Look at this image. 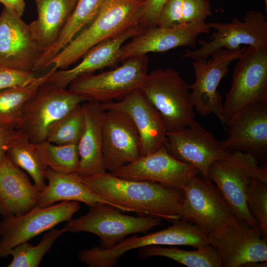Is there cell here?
I'll list each match as a JSON object with an SVG mask.
<instances>
[{
  "instance_id": "e575fe53",
  "label": "cell",
  "mask_w": 267,
  "mask_h": 267,
  "mask_svg": "<svg viewBox=\"0 0 267 267\" xmlns=\"http://www.w3.org/2000/svg\"><path fill=\"white\" fill-rule=\"evenodd\" d=\"M211 14L210 3L208 0H184L181 24L203 22Z\"/></svg>"
},
{
  "instance_id": "d6a6232c",
  "label": "cell",
  "mask_w": 267,
  "mask_h": 267,
  "mask_svg": "<svg viewBox=\"0 0 267 267\" xmlns=\"http://www.w3.org/2000/svg\"><path fill=\"white\" fill-rule=\"evenodd\" d=\"M85 125L84 110L81 104L50 127L46 140L56 144L78 145L84 132Z\"/></svg>"
},
{
  "instance_id": "30bf717a",
  "label": "cell",
  "mask_w": 267,
  "mask_h": 267,
  "mask_svg": "<svg viewBox=\"0 0 267 267\" xmlns=\"http://www.w3.org/2000/svg\"><path fill=\"white\" fill-rule=\"evenodd\" d=\"M184 197L180 219L191 222L210 233L226 226L236 218L217 186L199 173L182 187Z\"/></svg>"
},
{
  "instance_id": "8fae6325",
  "label": "cell",
  "mask_w": 267,
  "mask_h": 267,
  "mask_svg": "<svg viewBox=\"0 0 267 267\" xmlns=\"http://www.w3.org/2000/svg\"><path fill=\"white\" fill-rule=\"evenodd\" d=\"M80 209L76 201H61L44 207H35L20 215L3 217L0 222V258L9 256L16 246L68 222Z\"/></svg>"
},
{
  "instance_id": "603a6c76",
  "label": "cell",
  "mask_w": 267,
  "mask_h": 267,
  "mask_svg": "<svg viewBox=\"0 0 267 267\" xmlns=\"http://www.w3.org/2000/svg\"><path fill=\"white\" fill-rule=\"evenodd\" d=\"M40 192L27 173L6 155L0 163V213L2 216L20 215L36 207Z\"/></svg>"
},
{
  "instance_id": "1f68e13d",
  "label": "cell",
  "mask_w": 267,
  "mask_h": 267,
  "mask_svg": "<svg viewBox=\"0 0 267 267\" xmlns=\"http://www.w3.org/2000/svg\"><path fill=\"white\" fill-rule=\"evenodd\" d=\"M66 232L64 227L51 228L44 234L40 242L32 245L28 241L18 244L10 251L12 258L8 267H38L44 256L51 249L56 240Z\"/></svg>"
},
{
  "instance_id": "cb8c5ba5",
  "label": "cell",
  "mask_w": 267,
  "mask_h": 267,
  "mask_svg": "<svg viewBox=\"0 0 267 267\" xmlns=\"http://www.w3.org/2000/svg\"><path fill=\"white\" fill-rule=\"evenodd\" d=\"M85 125L78 144L79 163L75 174L89 177L107 172L103 155L102 122L104 112L101 104L86 101L82 103Z\"/></svg>"
},
{
  "instance_id": "9a60e30c",
  "label": "cell",
  "mask_w": 267,
  "mask_h": 267,
  "mask_svg": "<svg viewBox=\"0 0 267 267\" xmlns=\"http://www.w3.org/2000/svg\"><path fill=\"white\" fill-rule=\"evenodd\" d=\"M164 147L173 157L193 166L208 179L211 164L231 152L195 120L181 130L167 132Z\"/></svg>"
},
{
  "instance_id": "4dcf8cb0",
  "label": "cell",
  "mask_w": 267,
  "mask_h": 267,
  "mask_svg": "<svg viewBox=\"0 0 267 267\" xmlns=\"http://www.w3.org/2000/svg\"><path fill=\"white\" fill-rule=\"evenodd\" d=\"M34 145L39 158L45 167L63 174L75 173L77 169L78 145L56 144L45 140Z\"/></svg>"
},
{
  "instance_id": "74e56055",
  "label": "cell",
  "mask_w": 267,
  "mask_h": 267,
  "mask_svg": "<svg viewBox=\"0 0 267 267\" xmlns=\"http://www.w3.org/2000/svg\"><path fill=\"white\" fill-rule=\"evenodd\" d=\"M168 0H145L142 8L140 24L145 28L157 26L161 10Z\"/></svg>"
},
{
  "instance_id": "d4e9b609",
  "label": "cell",
  "mask_w": 267,
  "mask_h": 267,
  "mask_svg": "<svg viewBox=\"0 0 267 267\" xmlns=\"http://www.w3.org/2000/svg\"><path fill=\"white\" fill-rule=\"evenodd\" d=\"M45 178L47 183L44 190L40 192L38 207L48 206L59 201H76L84 203L89 207L103 203L118 209L91 190L75 173H60L46 167Z\"/></svg>"
},
{
  "instance_id": "484cf974",
  "label": "cell",
  "mask_w": 267,
  "mask_h": 267,
  "mask_svg": "<svg viewBox=\"0 0 267 267\" xmlns=\"http://www.w3.org/2000/svg\"><path fill=\"white\" fill-rule=\"evenodd\" d=\"M77 1L35 0L38 16L29 26L32 36L42 52L55 42Z\"/></svg>"
},
{
  "instance_id": "3957f363",
  "label": "cell",
  "mask_w": 267,
  "mask_h": 267,
  "mask_svg": "<svg viewBox=\"0 0 267 267\" xmlns=\"http://www.w3.org/2000/svg\"><path fill=\"white\" fill-rule=\"evenodd\" d=\"M208 177L219 189L236 219L251 226H259L250 212L246 201V189L253 178L267 183V167L252 155L231 151L213 162Z\"/></svg>"
},
{
  "instance_id": "f35d334b",
  "label": "cell",
  "mask_w": 267,
  "mask_h": 267,
  "mask_svg": "<svg viewBox=\"0 0 267 267\" xmlns=\"http://www.w3.org/2000/svg\"><path fill=\"white\" fill-rule=\"evenodd\" d=\"M14 129L0 125V163L6 155L7 144Z\"/></svg>"
},
{
  "instance_id": "4316f807",
  "label": "cell",
  "mask_w": 267,
  "mask_h": 267,
  "mask_svg": "<svg viewBox=\"0 0 267 267\" xmlns=\"http://www.w3.org/2000/svg\"><path fill=\"white\" fill-rule=\"evenodd\" d=\"M103 0H78L66 24L55 42L44 50L36 65L34 72L47 68L49 61L96 16Z\"/></svg>"
},
{
  "instance_id": "5b68a950",
  "label": "cell",
  "mask_w": 267,
  "mask_h": 267,
  "mask_svg": "<svg viewBox=\"0 0 267 267\" xmlns=\"http://www.w3.org/2000/svg\"><path fill=\"white\" fill-rule=\"evenodd\" d=\"M162 230L138 236L134 234L113 247L103 249L95 246L81 250L77 258L89 267H112L127 252L152 245H184L196 248L209 245L208 233L194 224L178 219Z\"/></svg>"
},
{
  "instance_id": "6da1fadb",
  "label": "cell",
  "mask_w": 267,
  "mask_h": 267,
  "mask_svg": "<svg viewBox=\"0 0 267 267\" xmlns=\"http://www.w3.org/2000/svg\"><path fill=\"white\" fill-rule=\"evenodd\" d=\"M79 177L91 190L122 211L171 222L180 219L182 189L156 182L122 178L107 172Z\"/></svg>"
},
{
  "instance_id": "9c48e42d",
  "label": "cell",
  "mask_w": 267,
  "mask_h": 267,
  "mask_svg": "<svg viewBox=\"0 0 267 267\" xmlns=\"http://www.w3.org/2000/svg\"><path fill=\"white\" fill-rule=\"evenodd\" d=\"M238 59L223 103L225 124L245 107L267 102V48L245 46Z\"/></svg>"
},
{
  "instance_id": "277c9868",
  "label": "cell",
  "mask_w": 267,
  "mask_h": 267,
  "mask_svg": "<svg viewBox=\"0 0 267 267\" xmlns=\"http://www.w3.org/2000/svg\"><path fill=\"white\" fill-rule=\"evenodd\" d=\"M139 89L159 113L167 132L181 130L195 120L188 85L174 69L148 73Z\"/></svg>"
},
{
  "instance_id": "2e32d148",
  "label": "cell",
  "mask_w": 267,
  "mask_h": 267,
  "mask_svg": "<svg viewBox=\"0 0 267 267\" xmlns=\"http://www.w3.org/2000/svg\"><path fill=\"white\" fill-rule=\"evenodd\" d=\"M225 130L228 136L221 142L226 150L249 153L266 164L267 102L243 108L227 121Z\"/></svg>"
},
{
  "instance_id": "7402d4cb",
  "label": "cell",
  "mask_w": 267,
  "mask_h": 267,
  "mask_svg": "<svg viewBox=\"0 0 267 267\" xmlns=\"http://www.w3.org/2000/svg\"><path fill=\"white\" fill-rule=\"evenodd\" d=\"M144 29L139 24L114 38L98 44L89 50L77 65L69 69L54 71L46 81L67 88L74 80L83 75L115 65L119 62L120 49L124 43Z\"/></svg>"
},
{
  "instance_id": "ac0fdd59",
  "label": "cell",
  "mask_w": 267,
  "mask_h": 267,
  "mask_svg": "<svg viewBox=\"0 0 267 267\" xmlns=\"http://www.w3.org/2000/svg\"><path fill=\"white\" fill-rule=\"evenodd\" d=\"M211 29V23L205 22L181 24L168 28H145L122 45L119 62L148 52H162L179 46L194 47L198 36L210 32Z\"/></svg>"
},
{
  "instance_id": "e0dca14e",
  "label": "cell",
  "mask_w": 267,
  "mask_h": 267,
  "mask_svg": "<svg viewBox=\"0 0 267 267\" xmlns=\"http://www.w3.org/2000/svg\"><path fill=\"white\" fill-rule=\"evenodd\" d=\"M42 53L29 24L4 7L0 13V65L34 72Z\"/></svg>"
},
{
  "instance_id": "60d3db41",
  "label": "cell",
  "mask_w": 267,
  "mask_h": 267,
  "mask_svg": "<svg viewBox=\"0 0 267 267\" xmlns=\"http://www.w3.org/2000/svg\"><path fill=\"white\" fill-rule=\"evenodd\" d=\"M265 3V6H266V11L267 12V0H264Z\"/></svg>"
},
{
  "instance_id": "8d00e7d4",
  "label": "cell",
  "mask_w": 267,
  "mask_h": 267,
  "mask_svg": "<svg viewBox=\"0 0 267 267\" xmlns=\"http://www.w3.org/2000/svg\"><path fill=\"white\" fill-rule=\"evenodd\" d=\"M183 0H168L161 10L157 26L168 28L181 24Z\"/></svg>"
},
{
  "instance_id": "7a4b0ae2",
  "label": "cell",
  "mask_w": 267,
  "mask_h": 267,
  "mask_svg": "<svg viewBox=\"0 0 267 267\" xmlns=\"http://www.w3.org/2000/svg\"><path fill=\"white\" fill-rule=\"evenodd\" d=\"M145 0H103L92 21L48 63L53 72L67 69L92 47L140 24Z\"/></svg>"
},
{
  "instance_id": "836d02e7",
  "label": "cell",
  "mask_w": 267,
  "mask_h": 267,
  "mask_svg": "<svg viewBox=\"0 0 267 267\" xmlns=\"http://www.w3.org/2000/svg\"><path fill=\"white\" fill-rule=\"evenodd\" d=\"M248 208L263 234H267V183L253 178L246 189Z\"/></svg>"
},
{
  "instance_id": "f1b7e54d",
  "label": "cell",
  "mask_w": 267,
  "mask_h": 267,
  "mask_svg": "<svg viewBox=\"0 0 267 267\" xmlns=\"http://www.w3.org/2000/svg\"><path fill=\"white\" fill-rule=\"evenodd\" d=\"M138 249L139 257L141 259L161 256L188 267H221L218 252L210 244L192 251L158 245L148 246Z\"/></svg>"
},
{
  "instance_id": "ba28073f",
  "label": "cell",
  "mask_w": 267,
  "mask_h": 267,
  "mask_svg": "<svg viewBox=\"0 0 267 267\" xmlns=\"http://www.w3.org/2000/svg\"><path fill=\"white\" fill-rule=\"evenodd\" d=\"M148 62L146 55L128 58L113 70L77 78L68 89L86 101L101 103L123 98L142 85L148 75Z\"/></svg>"
},
{
  "instance_id": "83f0119b",
  "label": "cell",
  "mask_w": 267,
  "mask_h": 267,
  "mask_svg": "<svg viewBox=\"0 0 267 267\" xmlns=\"http://www.w3.org/2000/svg\"><path fill=\"white\" fill-rule=\"evenodd\" d=\"M6 155L18 167L23 170L32 178L38 190H44L46 168L39 158L34 143L20 130L14 129L7 146Z\"/></svg>"
},
{
  "instance_id": "ffe728a7",
  "label": "cell",
  "mask_w": 267,
  "mask_h": 267,
  "mask_svg": "<svg viewBox=\"0 0 267 267\" xmlns=\"http://www.w3.org/2000/svg\"><path fill=\"white\" fill-rule=\"evenodd\" d=\"M110 173L122 178L156 182L180 189L199 173L193 166L173 157L164 146Z\"/></svg>"
},
{
  "instance_id": "8992f818",
  "label": "cell",
  "mask_w": 267,
  "mask_h": 267,
  "mask_svg": "<svg viewBox=\"0 0 267 267\" xmlns=\"http://www.w3.org/2000/svg\"><path fill=\"white\" fill-rule=\"evenodd\" d=\"M84 102V98L69 89L45 81L25 104L15 129L34 144L44 141L50 127Z\"/></svg>"
},
{
  "instance_id": "5bb4252c",
  "label": "cell",
  "mask_w": 267,
  "mask_h": 267,
  "mask_svg": "<svg viewBox=\"0 0 267 267\" xmlns=\"http://www.w3.org/2000/svg\"><path fill=\"white\" fill-rule=\"evenodd\" d=\"M208 241L218 252L221 267L267 262V240L259 226H251L236 219L208 233Z\"/></svg>"
},
{
  "instance_id": "ab89813d",
  "label": "cell",
  "mask_w": 267,
  "mask_h": 267,
  "mask_svg": "<svg viewBox=\"0 0 267 267\" xmlns=\"http://www.w3.org/2000/svg\"><path fill=\"white\" fill-rule=\"evenodd\" d=\"M4 7L15 11L19 16L24 14L26 3L25 0H0Z\"/></svg>"
},
{
  "instance_id": "d6986e66",
  "label": "cell",
  "mask_w": 267,
  "mask_h": 267,
  "mask_svg": "<svg viewBox=\"0 0 267 267\" xmlns=\"http://www.w3.org/2000/svg\"><path fill=\"white\" fill-rule=\"evenodd\" d=\"M102 134L107 171H114L141 156L139 134L127 114L118 110H104Z\"/></svg>"
},
{
  "instance_id": "f546056e",
  "label": "cell",
  "mask_w": 267,
  "mask_h": 267,
  "mask_svg": "<svg viewBox=\"0 0 267 267\" xmlns=\"http://www.w3.org/2000/svg\"><path fill=\"white\" fill-rule=\"evenodd\" d=\"M52 73L48 71L28 85L0 90V125L15 129L25 104Z\"/></svg>"
},
{
  "instance_id": "d590c367",
  "label": "cell",
  "mask_w": 267,
  "mask_h": 267,
  "mask_svg": "<svg viewBox=\"0 0 267 267\" xmlns=\"http://www.w3.org/2000/svg\"><path fill=\"white\" fill-rule=\"evenodd\" d=\"M37 78L34 72L0 65V91L8 88L28 85Z\"/></svg>"
},
{
  "instance_id": "4fadbf2b",
  "label": "cell",
  "mask_w": 267,
  "mask_h": 267,
  "mask_svg": "<svg viewBox=\"0 0 267 267\" xmlns=\"http://www.w3.org/2000/svg\"><path fill=\"white\" fill-rule=\"evenodd\" d=\"M211 26L215 30L211 41L199 40L201 46L186 50L183 57L193 60L207 59L218 50L239 49L242 45L267 48V18L261 11H249L243 21L234 18L229 23L213 22Z\"/></svg>"
},
{
  "instance_id": "52a82bcc",
  "label": "cell",
  "mask_w": 267,
  "mask_h": 267,
  "mask_svg": "<svg viewBox=\"0 0 267 267\" xmlns=\"http://www.w3.org/2000/svg\"><path fill=\"white\" fill-rule=\"evenodd\" d=\"M119 209L99 203L90 207L85 215L67 222L66 232H87L100 238V248L109 249L132 234L146 233L163 224L161 219L152 216L134 217L122 214Z\"/></svg>"
},
{
  "instance_id": "7c38bea8",
  "label": "cell",
  "mask_w": 267,
  "mask_h": 267,
  "mask_svg": "<svg viewBox=\"0 0 267 267\" xmlns=\"http://www.w3.org/2000/svg\"><path fill=\"white\" fill-rule=\"evenodd\" d=\"M245 46L237 50L221 49L213 53L210 58L193 60L195 75L193 84L189 85V99L194 109L201 115L214 114L225 129L223 115L222 97L218 88L228 73L231 62L238 59Z\"/></svg>"
},
{
  "instance_id": "44dd1931",
  "label": "cell",
  "mask_w": 267,
  "mask_h": 267,
  "mask_svg": "<svg viewBox=\"0 0 267 267\" xmlns=\"http://www.w3.org/2000/svg\"><path fill=\"white\" fill-rule=\"evenodd\" d=\"M100 104L104 110H118L131 118L139 134L141 156L152 153L164 146L167 131L162 119L139 89L128 94L120 101Z\"/></svg>"
}]
</instances>
